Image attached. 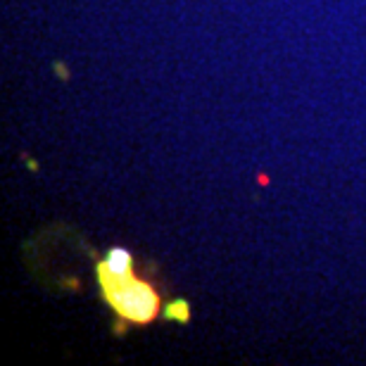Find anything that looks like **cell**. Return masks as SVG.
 I'll list each match as a JSON object with an SVG mask.
<instances>
[{
    "label": "cell",
    "instance_id": "obj_4",
    "mask_svg": "<svg viewBox=\"0 0 366 366\" xmlns=\"http://www.w3.org/2000/svg\"><path fill=\"white\" fill-rule=\"evenodd\" d=\"M55 69H57V77L69 79V69H65V65H55Z\"/></svg>",
    "mask_w": 366,
    "mask_h": 366
},
{
    "label": "cell",
    "instance_id": "obj_5",
    "mask_svg": "<svg viewBox=\"0 0 366 366\" xmlns=\"http://www.w3.org/2000/svg\"><path fill=\"white\" fill-rule=\"evenodd\" d=\"M257 181L259 185H269V176H266V174H257Z\"/></svg>",
    "mask_w": 366,
    "mask_h": 366
},
{
    "label": "cell",
    "instance_id": "obj_3",
    "mask_svg": "<svg viewBox=\"0 0 366 366\" xmlns=\"http://www.w3.org/2000/svg\"><path fill=\"white\" fill-rule=\"evenodd\" d=\"M165 319L176 323H188L190 321V305L185 300H174L165 307Z\"/></svg>",
    "mask_w": 366,
    "mask_h": 366
},
{
    "label": "cell",
    "instance_id": "obj_1",
    "mask_svg": "<svg viewBox=\"0 0 366 366\" xmlns=\"http://www.w3.org/2000/svg\"><path fill=\"white\" fill-rule=\"evenodd\" d=\"M96 276L102 300L121 319L124 326H145V323H153L160 314H165L157 288L133 269L114 274L107 269L105 261H98Z\"/></svg>",
    "mask_w": 366,
    "mask_h": 366
},
{
    "label": "cell",
    "instance_id": "obj_2",
    "mask_svg": "<svg viewBox=\"0 0 366 366\" xmlns=\"http://www.w3.org/2000/svg\"><path fill=\"white\" fill-rule=\"evenodd\" d=\"M102 261L107 264L109 271H114V274L133 269V254L126 247H109Z\"/></svg>",
    "mask_w": 366,
    "mask_h": 366
}]
</instances>
